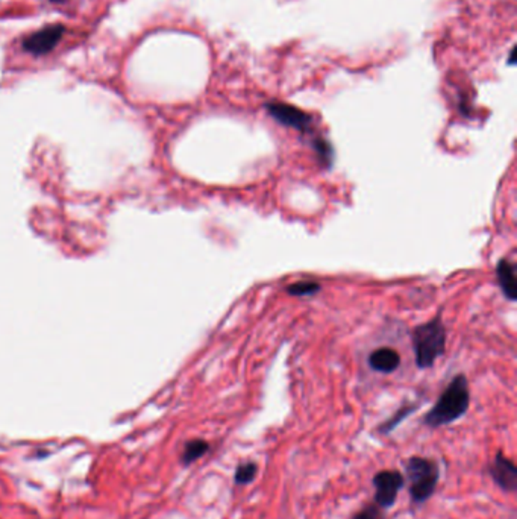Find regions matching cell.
<instances>
[{
  "label": "cell",
  "instance_id": "cell-1",
  "mask_svg": "<svg viewBox=\"0 0 517 519\" xmlns=\"http://www.w3.org/2000/svg\"><path fill=\"white\" fill-rule=\"evenodd\" d=\"M470 405L469 381L460 373L452 378L447 387L438 396L434 407L423 416V424L429 428H440L459 421L468 413Z\"/></svg>",
  "mask_w": 517,
  "mask_h": 519
},
{
  "label": "cell",
  "instance_id": "cell-2",
  "mask_svg": "<svg viewBox=\"0 0 517 519\" xmlns=\"http://www.w3.org/2000/svg\"><path fill=\"white\" fill-rule=\"evenodd\" d=\"M447 333L440 318L431 319L413 331V350L419 369H429L445 354Z\"/></svg>",
  "mask_w": 517,
  "mask_h": 519
},
{
  "label": "cell",
  "instance_id": "cell-3",
  "mask_svg": "<svg viewBox=\"0 0 517 519\" xmlns=\"http://www.w3.org/2000/svg\"><path fill=\"white\" fill-rule=\"evenodd\" d=\"M405 479L410 484L414 504H423L434 495L440 480V467L434 458L413 456L405 460Z\"/></svg>",
  "mask_w": 517,
  "mask_h": 519
},
{
  "label": "cell",
  "instance_id": "cell-4",
  "mask_svg": "<svg viewBox=\"0 0 517 519\" xmlns=\"http://www.w3.org/2000/svg\"><path fill=\"white\" fill-rule=\"evenodd\" d=\"M375 503L379 509H390L396 504L397 495L405 484V477L397 470H384L374 475Z\"/></svg>",
  "mask_w": 517,
  "mask_h": 519
},
{
  "label": "cell",
  "instance_id": "cell-5",
  "mask_svg": "<svg viewBox=\"0 0 517 519\" xmlns=\"http://www.w3.org/2000/svg\"><path fill=\"white\" fill-rule=\"evenodd\" d=\"M266 109L269 116L273 117L278 123L293 127V130L302 134L311 132L312 121L302 109L288 104H281V102H270V104L266 105Z\"/></svg>",
  "mask_w": 517,
  "mask_h": 519
},
{
  "label": "cell",
  "instance_id": "cell-6",
  "mask_svg": "<svg viewBox=\"0 0 517 519\" xmlns=\"http://www.w3.org/2000/svg\"><path fill=\"white\" fill-rule=\"evenodd\" d=\"M488 474L502 490L510 493L517 490V466L502 451L496 453L493 462L488 466Z\"/></svg>",
  "mask_w": 517,
  "mask_h": 519
},
{
  "label": "cell",
  "instance_id": "cell-7",
  "mask_svg": "<svg viewBox=\"0 0 517 519\" xmlns=\"http://www.w3.org/2000/svg\"><path fill=\"white\" fill-rule=\"evenodd\" d=\"M64 26L61 24H52L38 32H33L26 40L23 41V49L32 55H46L52 50L59 40L63 38Z\"/></svg>",
  "mask_w": 517,
  "mask_h": 519
},
{
  "label": "cell",
  "instance_id": "cell-8",
  "mask_svg": "<svg viewBox=\"0 0 517 519\" xmlns=\"http://www.w3.org/2000/svg\"><path fill=\"white\" fill-rule=\"evenodd\" d=\"M367 363L372 371L379 373H393L401 366V355L393 348H378L370 353Z\"/></svg>",
  "mask_w": 517,
  "mask_h": 519
},
{
  "label": "cell",
  "instance_id": "cell-9",
  "mask_svg": "<svg viewBox=\"0 0 517 519\" xmlns=\"http://www.w3.org/2000/svg\"><path fill=\"white\" fill-rule=\"evenodd\" d=\"M498 284L501 287L504 296L508 301H516L517 297V279L516 266L508 258H501L496 266Z\"/></svg>",
  "mask_w": 517,
  "mask_h": 519
},
{
  "label": "cell",
  "instance_id": "cell-10",
  "mask_svg": "<svg viewBox=\"0 0 517 519\" xmlns=\"http://www.w3.org/2000/svg\"><path fill=\"white\" fill-rule=\"evenodd\" d=\"M208 451H209V444L207 440L193 439V440H190V442H187V444H185L182 456H181V462L185 466H189L196 460H199L200 457L205 456Z\"/></svg>",
  "mask_w": 517,
  "mask_h": 519
},
{
  "label": "cell",
  "instance_id": "cell-11",
  "mask_svg": "<svg viewBox=\"0 0 517 519\" xmlns=\"http://www.w3.org/2000/svg\"><path fill=\"white\" fill-rule=\"evenodd\" d=\"M417 407H419L417 404H405L392 416V418L381 424L378 427V431L381 433V435H390V433H392L404 419H406L410 415L416 412Z\"/></svg>",
  "mask_w": 517,
  "mask_h": 519
},
{
  "label": "cell",
  "instance_id": "cell-12",
  "mask_svg": "<svg viewBox=\"0 0 517 519\" xmlns=\"http://www.w3.org/2000/svg\"><path fill=\"white\" fill-rule=\"evenodd\" d=\"M321 291V286L317 281L305 279V281H296V283L290 284L287 287V293L296 296V297H305V296H315Z\"/></svg>",
  "mask_w": 517,
  "mask_h": 519
},
{
  "label": "cell",
  "instance_id": "cell-13",
  "mask_svg": "<svg viewBox=\"0 0 517 519\" xmlns=\"http://www.w3.org/2000/svg\"><path fill=\"white\" fill-rule=\"evenodd\" d=\"M257 475H258V463L244 462L237 466L235 474H234V481L235 484L244 486V484H250L255 481Z\"/></svg>",
  "mask_w": 517,
  "mask_h": 519
},
{
  "label": "cell",
  "instance_id": "cell-14",
  "mask_svg": "<svg viewBox=\"0 0 517 519\" xmlns=\"http://www.w3.org/2000/svg\"><path fill=\"white\" fill-rule=\"evenodd\" d=\"M312 148H315L316 154L319 155L320 163L324 164L325 167H331V164H333V161H334L333 146H331V144L325 139L316 137L315 140H312Z\"/></svg>",
  "mask_w": 517,
  "mask_h": 519
},
{
  "label": "cell",
  "instance_id": "cell-15",
  "mask_svg": "<svg viewBox=\"0 0 517 519\" xmlns=\"http://www.w3.org/2000/svg\"><path fill=\"white\" fill-rule=\"evenodd\" d=\"M353 519H384V513L376 504L364 507L361 512L353 516Z\"/></svg>",
  "mask_w": 517,
  "mask_h": 519
},
{
  "label": "cell",
  "instance_id": "cell-16",
  "mask_svg": "<svg viewBox=\"0 0 517 519\" xmlns=\"http://www.w3.org/2000/svg\"><path fill=\"white\" fill-rule=\"evenodd\" d=\"M514 52H516V47L511 49V54H510V64L514 63Z\"/></svg>",
  "mask_w": 517,
  "mask_h": 519
},
{
  "label": "cell",
  "instance_id": "cell-17",
  "mask_svg": "<svg viewBox=\"0 0 517 519\" xmlns=\"http://www.w3.org/2000/svg\"><path fill=\"white\" fill-rule=\"evenodd\" d=\"M50 2H63V0H50Z\"/></svg>",
  "mask_w": 517,
  "mask_h": 519
}]
</instances>
